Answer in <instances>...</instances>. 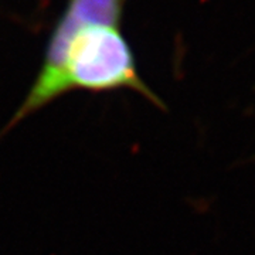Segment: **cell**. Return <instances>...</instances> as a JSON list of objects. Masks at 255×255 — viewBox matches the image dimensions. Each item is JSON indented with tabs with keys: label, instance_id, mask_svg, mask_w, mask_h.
I'll return each mask as SVG.
<instances>
[{
	"label": "cell",
	"instance_id": "cell-1",
	"mask_svg": "<svg viewBox=\"0 0 255 255\" xmlns=\"http://www.w3.org/2000/svg\"><path fill=\"white\" fill-rule=\"evenodd\" d=\"M74 90H130L157 108H164L162 100L139 75L133 51L118 26L81 24L65 28L57 24L40 73L0 135Z\"/></svg>",
	"mask_w": 255,
	"mask_h": 255
},
{
	"label": "cell",
	"instance_id": "cell-2",
	"mask_svg": "<svg viewBox=\"0 0 255 255\" xmlns=\"http://www.w3.org/2000/svg\"><path fill=\"white\" fill-rule=\"evenodd\" d=\"M124 0H70L63 17L71 23L118 26Z\"/></svg>",
	"mask_w": 255,
	"mask_h": 255
}]
</instances>
